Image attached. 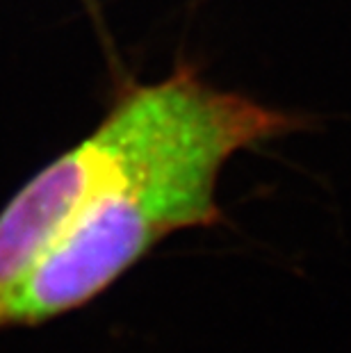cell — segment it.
I'll use <instances>...</instances> for the list:
<instances>
[{"mask_svg": "<svg viewBox=\"0 0 351 353\" xmlns=\"http://www.w3.org/2000/svg\"><path fill=\"white\" fill-rule=\"evenodd\" d=\"M294 119L217 89L210 105L110 185L34 262L0 310L3 326H32L76 310L176 230L219 221L217 178L233 153L292 130Z\"/></svg>", "mask_w": 351, "mask_h": 353, "instance_id": "1", "label": "cell"}, {"mask_svg": "<svg viewBox=\"0 0 351 353\" xmlns=\"http://www.w3.org/2000/svg\"><path fill=\"white\" fill-rule=\"evenodd\" d=\"M214 94L192 69L130 89L94 134L30 180L0 214V310L89 203L181 134Z\"/></svg>", "mask_w": 351, "mask_h": 353, "instance_id": "2", "label": "cell"}]
</instances>
